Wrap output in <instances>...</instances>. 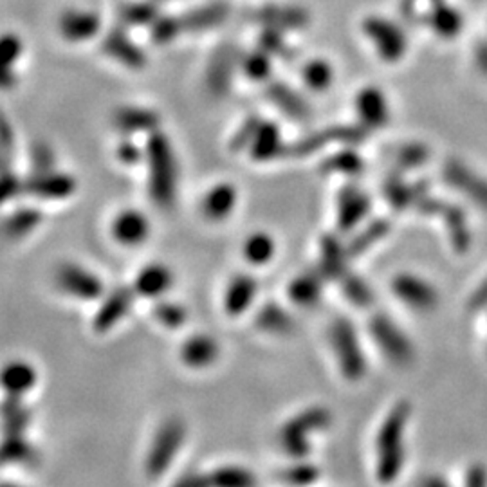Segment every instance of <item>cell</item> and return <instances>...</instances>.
Instances as JSON below:
<instances>
[{
  "mask_svg": "<svg viewBox=\"0 0 487 487\" xmlns=\"http://www.w3.org/2000/svg\"><path fill=\"white\" fill-rule=\"evenodd\" d=\"M38 462L37 450L24 439V435H4L0 442V466L20 464L33 466Z\"/></svg>",
  "mask_w": 487,
  "mask_h": 487,
  "instance_id": "e575fe53",
  "label": "cell"
},
{
  "mask_svg": "<svg viewBox=\"0 0 487 487\" xmlns=\"http://www.w3.org/2000/svg\"><path fill=\"white\" fill-rule=\"evenodd\" d=\"M150 28H152V40H154L158 45L170 44V42H174L181 33H184L181 17H159Z\"/></svg>",
  "mask_w": 487,
  "mask_h": 487,
  "instance_id": "681fc988",
  "label": "cell"
},
{
  "mask_svg": "<svg viewBox=\"0 0 487 487\" xmlns=\"http://www.w3.org/2000/svg\"><path fill=\"white\" fill-rule=\"evenodd\" d=\"M469 309L471 311L487 309V278L473 291V295L469 298Z\"/></svg>",
  "mask_w": 487,
  "mask_h": 487,
  "instance_id": "94428289",
  "label": "cell"
},
{
  "mask_svg": "<svg viewBox=\"0 0 487 487\" xmlns=\"http://www.w3.org/2000/svg\"><path fill=\"white\" fill-rule=\"evenodd\" d=\"M210 478H212V485H221V487H246L255 483L253 475L237 466L221 467Z\"/></svg>",
  "mask_w": 487,
  "mask_h": 487,
  "instance_id": "7dc6e473",
  "label": "cell"
},
{
  "mask_svg": "<svg viewBox=\"0 0 487 487\" xmlns=\"http://www.w3.org/2000/svg\"><path fill=\"white\" fill-rule=\"evenodd\" d=\"M284 478L289 483H311L318 478V469L309 462H298L284 473Z\"/></svg>",
  "mask_w": 487,
  "mask_h": 487,
  "instance_id": "9f6ffc18",
  "label": "cell"
},
{
  "mask_svg": "<svg viewBox=\"0 0 487 487\" xmlns=\"http://www.w3.org/2000/svg\"><path fill=\"white\" fill-rule=\"evenodd\" d=\"M411 406L406 401L397 402L386 419L383 421L376 448H377V478L381 482H392L399 476L404 464V428L410 421Z\"/></svg>",
  "mask_w": 487,
  "mask_h": 487,
  "instance_id": "6da1fadb",
  "label": "cell"
},
{
  "mask_svg": "<svg viewBox=\"0 0 487 487\" xmlns=\"http://www.w3.org/2000/svg\"><path fill=\"white\" fill-rule=\"evenodd\" d=\"M343 293H345L346 300L353 302L358 307H369L374 302L372 289L369 288V284L365 280H361L360 276L346 274L343 278Z\"/></svg>",
  "mask_w": 487,
  "mask_h": 487,
  "instance_id": "bcb514c9",
  "label": "cell"
},
{
  "mask_svg": "<svg viewBox=\"0 0 487 487\" xmlns=\"http://www.w3.org/2000/svg\"><path fill=\"white\" fill-rule=\"evenodd\" d=\"M116 154H118V159H119L123 165H128V166H130V165H137L139 161H142V158H143L142 149H139L137 145H134L132 142H123V143H119Z\"/></svg>",
  "mask_w": 487,
  "mask_h": 487,
  "instance_id": "91938a15",
  "label": "cell"
},
{
  "mask_svg": "<svg viewBox=\"0 0 487 487\" xmlns=\"http://www.w3.org/2000/svg\"><path fill=\"white\" fill-rule=\"evenodd\" d=\"M0 421L4 435H24L31 423V410L17 395H8L0 404Z\"/></svg>",
  "mask_w": 487,
  "mask_h": 487,
  "instance_id": "d6a6232c",
  "label": "cell"
},
{
  "mask_svg": "<svg viewBox=\"0 0 487 487\" xmlns=\"http://www.w3.org/2000/svg\"><path fill=\"white\" fill-rule=\"evenodd\" d=\"M473 56H475V63L478 67V71L487 77V38H482L476 42Z\"/></svg>",
  "mask_w": 487,
  "mask_h": 487,
  "instance_id": "6125c7cd",
  "label": "cell"
},
{
  "mask_svg": "<svg viewBox=\"0 0 487 487\" xmlns=\"http://www.w3.org/2000/svg\"><path fill=\"white\" fill-rule=\"evenodd\" d=\"M370 336L377 349L395 365H406L413 360V345L401 327L385 314L370 320Z\"/></svg>",
  "mask_w": 487,
  "mask_h": 487,
  "instance_id": "5b68a950",
  "label": "cell"
},
{
  "mask_svg": "<svg viewBox=\"0 0 487 487\" xmlns=\"http://www.w3.org/2000/svg\"><path fill=\"white\" fill-rule=\"evenodd\" d=\"M235 206H237V188L228 183H221L214 186L202 199V214L206 219L219 223V221H226L233 214Z\"/></svg>",
  "mask_w": 487,
  "mask_h": 487,
  "instance_id": "cb8c5ba5",
  "label": "cell"
},
{
  "mask_svg": "<svg viewBox=\"0 0 487 487\" xmlns=\"http://www.w3.org/2000/svg\"><path fill=\"white\" fill-rule=\"evenodd\" d=\"M419 207L425 214H437L444 219L446 231H448L457 251H464L469 248L471 237H469V228H467V219L460 212V207L453 206V204H444V202L435 200L428 195L419 202Z\"/></svg>",
  "mask_w": 487,
  "mask_h": 487,
  "instance_id": "5bb4252c",
  "label": "cell"
},
{
  "mask_svg": "<svg viewBox=\"0 0 487 487\" xmlns=\"http://www.w3.org/2000/svg\"><path fill=\"white\" fill-rule=\"evenodd\" d=\"M282 132L272 121H262L249 147V154L258 163H267L282 154Z\"/></svg>",
  "mask_w": 487,
  "mask_h": 487,
  "instance_id": "4316f807",
  "label": "cell"
},
{
  "mask_svg": "<svg viewBox=\"0 0 487 487\" xmlns=\"http://www.w3.org/2000/svg\"><path fill=\"white\" fill-rule=\"evenodd\" d=\"M239 45L226 42L219 45L207 63L206 69V87L214 96H224L230 91L231 78L235 75V67L240 61Z\"/></svg>",
  "mask_w": 487,
  "mask_h": 487,
  "instance_id": "9c48e42d",
  "label": "cell"
},
{
  "mask_svg": "<svg viewBox=\"0 0 487 487\" xmlns=\"http://www.w3.org/2000/svg\"><path fill=\"white\" fill-rule=\"evenodd\" d=\"M462 24H464V20H462V15L459 13V10L446 4L444 0H441L439 4L434 6V10L430 12V15L426 19V26L441 38L457 37L462 31Z\"/></svg>",
  "mask_w": 487,
  "mask_h": 487,
  "instance_id": "836d02e7",
  "label": "cell"
},
{
  "mask_svg": "<svg viewBox=\"0 0 487 487\" xmlns=\"http://www.w3.org/2000/svg\"><path fill=\"white\" fill-rule=\"evenodd\" d=\"M37 383V370L28 361H10L0 369V388L8 395L22 397Z\"/></svg>",
  "mask_w": 487,
  "mask_h": 487,
  "instance_id": "83f0119b",
  "label": "cell"
},
{
  "mask_svg": "<svg viewBox=\"0 0 487 487\" xmlns=\"http://www.w3.org/2000/svg\"><path fill=\"white\" fill-rule=\"evenodd\" d=\"M302 80L311 91L325 93L334 82V69L327 60L314 58L304 65Z\"/></svg>",
  "mask_w": 487,
  "mask_h": 487,
  "instance_id": "f35d334b",
  "label": "cell"
},
{
  "mask_svg": "<svg viewBox=\"0 0 487 487\" xmlns=\"http://www.w3.org/2000/svg\"><path fill=\"white\" fill-rule=\"evenodd\" d=\"M219 343L206 334L191 336L184 341L181 349L183 361L191 369H206L219 360Z\"/></svg>",
  "mask_w": 487,
  "mask_h": 487,
  "instance_id": "7402d4cb",
  "label": "cell"
},
{
  "mask_svg": "<svg viewBox=\"0 0 487 487\" xmlns=\"http://www.w3.org/2000/svg\"><path fill=\"white\" fill-rule=\"evenodd\" d=\"M466 483L467 485H485L487 483V471L483 466H473L466 473Z\"/></svg>",
  "mask_w": 487,
  "mask_h": 487,
  "instance_id": "be15d7a7",
  "label": "cell"
},
{
  "mask_svg": "<svg viewBox=\"0 0 487 487\" xmlns=\"http://www.w3.org/2000/svg\"><path fill=\"white\" fill-rule=\"evenodd\" d=\"M17 85V75L13 69H8V67H3L0 65V89H13Z\"/></svg>",
  "mask_w": 487,
  "mask_h": 487,
  "instance_id": "03108f58",
  "label": "cell"
},
{
  "mask_svg": "<svg viewBox=\"0 0 487 487\" xmlns=\"http://www.w3.org/2000/svg\"><path fill=\"white\" fill-rule=\"evenodd\" d=\"M22 40L20 37L13 33H4L0 35V65L13 69V65L20 60L22 56Z\"/></svg>",
  "mask_w": 487,
  "mask_h": 487,
  "instance_id": "db71d44e",
  "label": "cell"
},
{
  "mask_svg": "<svg viewBox=\"0 0 487 487\" xmlns=\"http://www.w3.org/2000/svg\"><path fill=\"white\" fill-rule=\"evenodd\" d=\"M258 47L276 58H282V60L295 58V49L288 44L286 35L280 29L264 28V31L258 37Z\"/></svg>",
  "mask_w": 487,
  "mask_h": 487,
  "instance_id": "f6af8a7d",
  "label": "cell"
},
{
  "mask_svg": "<svg viewBox=\"0 0 487 487\" xmlns=\"http://www.w3.org/2000/svg\"><path fill=\"white\" fill-rule=\"evenodd\" d=\"M114 126L128 135L156 132L159 126V116L156 110L145 107H123L114 114Z\"/></svg>",
  "mask_w": 487,
  "mask_h": 487,
  "instance_id": "f546056e",
  "label": "cell"
},
{
  "mask_svg": "<svg viewBox=\"0 0 487 487\" xmlns=\"http://www.w3.org/2000/svg\"><path fill=\"white\" fill-rule=\"evenodd\" d=\"M10 154L4 150V147L0 145V172H4L10 168Z\"/></svg>",
  "mask_w": 487,
  "mask_h": 487,
  "instance_id": "003e7915",
  "label": "cell"
},
{
  "mask_svg": "<svg viewBox=\"0 0 487 487\" xmlns=\"http://www.w3.org/2000/svg\"><path fill=\"white\" fill-rule=\"evenodd\" d=\"M75 190H77V181L71 175L58 174L53 170L35 174L24 183L26 193H31L40 199H51V200L65 199L69 195H73Z\"/></svg>",
  "mask_w": 487,
  "mask_h": 487,
  "instance_id": "e0dca14e",
  "label": "cell"
},
{
  "mask_svg": "<svg viewBox=\"0 0 487 487\" xmlns=\"http://www.w3.org/2000/svg\"><path fill=\"white\" fill-rule=\"evenodd\" d=\"M132 300L134 295L130 289L121 288L112 291L105 302L100 305L96 316H94V329L98 332H107L110 330L118 321H121L125 318V314L130 311L132 307Z\"/></svg>",
  "mask_w": 487,
  "mask_h": 487,
  "instance_id": "603a6c76",
  "label": "cell"
},
{
  "mask_svg": "<svg viewBox=\"0 0 487 487\" xmlns=\"http://www.w3.org/2000/svg\"><path fill=\"white\" fill-rule=\"evenodd\" d=\"M441 0H402L401 12L402 17L411 24H426V19L435 4Z\"/></svg>",
  "mask_w": 487,
  "mask_h": 487,
  "instance_id": "f5cc1de1",
  "label": "cell"
},
{
  "mask_svg": "<svg viewBox=\"0 0 487 487\" xmlns=\"http://www.w3.org/2000/svg\"><path fill=\"white\" fill-rule=\"evenodd\" d=\"M172 284H174L172 271L166 265L152 264L137 274L134 282V291L143 298H159L172 288Z\"/></svg>",
  "mask_w": 487,
  "mask_h": 487,
  "instance_id": "d4e9b609",
  "label": "cell"
},
{
  "mask_svg": "<svg viewBox=\"0 0 487 487\" xmlns=\"http://www.w3.org/2000/svg\"><path fill=\"white\" fill-rule=\"evenodd\" d=\"M444 179L446 183L459 191L460 195L467 197L475 206L487 210V179L476 174L473 168L464 165L462 161H448L444 166Z\"/></svg>",
  "mask_w": 487,
  "mask_h": 487,
  "instance_id": "7c38bea8",
  "label": "cell"
},
{
  "mask_svg": "<svg viewBox=\"0 0 487 487\" xmlns=\"http://www.w3.org/2000/svg\"><path fill=\"white\" fill-rule=\"evenodd\" d=\"M56 284L67 295L82 300H96L103 293V284L100 278L75 264H65L58 269Z\"/></svg>",
  "mask_w": 487,
  "mask_h": 487,
  "instance_id": "4fadbf2b",
  "label": "cell"
},
{
  "mask_svg": "<svg viewBox=\"0 0 487 487\" xmlns=\"http://www.w3.org/2000/svg\"><path fill=\"white\" fill-rule=\"evenodd\" d=\"M112 235L121 246H142L150 235V223L139 210H125L114 219Z\"/></svg>",
  "mask_w": 487,
  "mask_h": 487,
  "instance_id": "ffe728a7",
  "label": "cell"
},
{
  "mask_svg": "<svg viewBox=\"0 0 487 487\" xmlns=\"http://www.w3.org/2000/svg\"><path fill=\"white\" fill-rule=\"evenodd\" d=\"M31 166L35 170V174H42V172H49L54 166V156L51 152V149L47 145H37L31 150Z\"/></svg>",
  "mask_w": 487,
  "mask_h": 487,
  "instance_id": "6f0895ef",
  "label": "cell"
},
{
  "mask_svg": "<svg viewBox=\"0 0 487 487\" xmlns=\"http://www.w3.org/2000/svg\"><path fill=\"white\" fill-rule=\"evenodd\" d=\"M0 145L4 147V150L12 156L13 154V145H15V132L12 128V123L8 116L4 114L3 107H0Z\"/></svg>",
  "mask_w": 487,
  "mask_h": 487,
  "instance_id": "680465c9",
  "label": "cell"
},
{
  "mask_svg": "<svg viewBox=\"0 0 487 487\" xmlns=\"http://www.w3.org/2000/svg\"><path fill=\"white\" fill-rule=\"evenodd\" d=\"M356 112L361 125L370 128H383L390 121V105L385 93L377 87H365L356 96Z\"/></svg>",
  "mask_w": 487,
  "mask_h": 487,
  "instance_id": "2e32d148",
  "label": "cell"
},
{
  "mask_svg": "<svg viewBox=\"0 0 487 487\" xmlns=\"http://www.w3.org/2000/svg\"><path fill=\"white\" fill-rule=\"evenodd\" d=\"M118 17L123 24L143 28L152 26L159 19V10L154 3H147V0H139V3H125L118 10Z\"/></svg>",
  "mask_w": 487,
  "mask_h": 487,
  "instance_id": "74e56055",
  "label": "cell"
},
{
  "mask_svg": "<svg viewBox=\"0 0 487 487\" xmlns=\"http://www.w3.org/2000/svg\"><path fill=\"white\" fill-rule=\"evenodd\" d=\"M177 485L183 487H200V485H212V478L204 475H186L177 480Z\"/></svg>",
  "mask_w": 487,
  "mask_h": 487,
  "instance_id": "e7e4bbea",
  "label": "cell"
},
{
  "mask_svg": "<svg viewBox=\"0 0 487 487\" xmlns=\"http://www.w3.org/2000/svg\"><path fill=\"white\" fill-rule=\"evenodd\" d=\"M363 33L385 61H399L408 49L402 28L385 17H369L363 22Z\"/></svg>",
  "mask_w": 487,
  "mask_h": 487,
  "instance_id": "8992f818",
  "label": "cell"
},
{
  "mask_svg": "<svg viewBox=\"0 0 487 487\" xmlns=\"http://www.w3.org/2000/svg\"><path fill=\"white\" fill-rule=\"evenodd\" d=\"M255 325L262 332H267L272 336H284L295 329V321L291 314L282 305H278L274 302H267L258 309L255 316Z\"/></svg>",
  "mask_w": 487,
  "mask_h": 487,
  "instance_id": "1f68e13d",
  "label": "cell"
},
{
  "mask_svg": "<svg viewBox=\"0 0 487 487\" xmlns=\"http://www.w3.org/2000/svg\"><path fill=\"white\" fill-rule=\"evenodd\" d=\"M42 223V214L37 207H19L3 224V231L12 239H20L31 233Z\"/></svg>",
  "mask_w": 487,
  "mask_h": 487,
  "instance_id": "ab89813d",
  "label": "cell"
},
{
  "mask_svg": "<svg viewBox=\"0 0 487 487\" xmlns=\"http://www.w3.org/2000/svg\"><path fill=\"white\" fill-rule=\"evenodd\" d=\"M251 20L262 28L288 31H302L311 24L309 12L293 4H265L251 13Z\"/></svg>",
  "mask_w": 487,
  "mask_h": 487,
  "instance_id": "8fae6325",
  "label": "cell"
},
{
  "mask_svg": "<svg viewBox=\"0 0 487 487\" xmlns=\"http://www.w3.org/2000/svg\"><path fill=\"white\" fill-rule=\"evenodd\" d=\"M386 200L395 207H408V206H419V202L426 197V191L419 186L406 184L401 179L392 177L385 186Z\"/></svg>",
  "mask_w": 487,
  "mask_h": 487,
  "instance_id": "60d3db41",
  "label": "cell"
},
{
  "mask_svg": "<svg viewBox=\"0 0 487 487\" xmlns=\"http://www.w3.org/2000/svg\"><path fill=\"white\" fill-rule=\"evenodd\" d=\"M392 293L401 304L413 311H432L439 304L437 289L425 278L401 272L392 280Z\"/></svg>",
  "mask_w": 487,
  "mask_h": 487,
  "instance_id": "ba28073f",
  "label": "cell"
},
{
  "mask_svg": "<svg viewBox=\"0 0 487 487\" xmlns=\"http://www.w3.org/2000/svg\"><path fill=\"white\" fill-rule=\"evenodd\" d=\"M370 212V197L356 188L346 186L337 195V226L341 231H351L358 224L363 223V219Z\"/></svg>",
  "mask_w": 487,
  "mask_h": 487,
  "instance_id": "9a60e30c",
  "label": "cell"
},
{
  "mask_svg": "<svg viewBox=\"0 0 487 487\" xmlns=\"http://www.w3.org/2000/svg\"><path fill=\"white\" fill-rule=\"evenodd\" d=\"M346 258H351L349 251L343 249L336 239L325 237L321 244V262H320V272L325 278H341L345 276V264Z\"/></svg>",
  "mask_w": 487,
  "mask_h": 487,
  "instance_id": "d590c367",
  "label": "cell"
},
{
  "mask_svg": "<svg viewBox=\"0 0 487 487\" xmlns=\"http://www.w3.org/2000/svg\"><path fill=\"white\" fill-rule=\"evenodd\" d=\"M58 28L69 42H85L100 33L101 20L94 12L69 10L60 17Z\"/></svg>",
  "mask_w": 487,
  "mask_h": 487,
  "instance_id": "44dd1931",
  "label": "cell"
},
{
  "mask_svg": "<svg viewBox=\"0 0 487 487\" xmlns=\"http://www.w3.org/2000/svg\"><path fill=\"white\" fill-rule=\"evenodd\" d=\"M262 121H264V119H262L260 116H256V114L246 118V119L242 121V125L239 126V130L233 134L231 143H230V149H231L233 152L249 150V147H251V143H253V139H255V135H256L258 126H260Z\"/></svg>",
  "mask_w": 487,
  "mask_h": 487,
  "instance_id": "f907efd6",
  "label": "cell"
},
{
  "mask_svg": "<svg viewBox=\"0 0 487 487\" xmlns=\"http://www.w3.org/2000/svg\"><path fill=\"white\" fill-rule=\"evenodd\" d=\"M20 191H24V183L13 175L12 172H0V206L15 199Z\"/></svg>",
  "mask_w": 487,
  "mask_h": 487,
  "instance_id": "11a10c76",
  "label": "cell"
},
{
  "mask_svg": "<svg viewBox=\"0 0 487 487\" xmlns=\"http://www.w3.org/2000/svg\"><path fill=\"white\" fill-rule=\"evenodd\" d=\"M242 253L246 262H249L251 265H265L274 258L276 242L269 233L256 231L251 237H248Z\"/></svg>",
  "mask_w": 487,
  "mask_h": 487,
  "instance_id": "8d00e7d4",
  "label": "cell"
},
{
  "mask_svg": "<svg viewBox=\"0 0 487 487\" xmlns=\"http://www.w3.org/2000/svg\"><path fill=\"white\" fill-rule=\"evenodd\" d=\"M388 231H390L388 221H385V219L374 221V223L367 224V228H363L361 233L356 235V239L351 242L349 248H346V251H349L351 256H360L365 251H369L376 242L385 239Z\"/></svg>",
  "mask_w": 487,
  "mask_h": 487,
  "instance_id": "7bdbcfd3",
  "label": "cell"
},
{
  "mask_svg": "<svg viewBox=\"0 0 487 487\" xmlns=\"http://www.w3.org/2000/svg\"><path fill=\"white\" fill-rule=\"evenodd\" d=\"M288 296L298 307H314L323 296V274L320 271L298 274L288 286Z\"/></svg>",
  "mask_w": 487,
  "mask_h": 487,
  "instance_id": "f1b7e54d",
  "label": "cell"
},
{
  "mask_svg": "<svg viewBox=\"0 0 487 487\" xmlns=\"http://www.w3.org/2000/svg\"><path fill=\"white\" fill-rule=\"evenodd\" d=\"M258 284L251 274H237L224 295V307L230 316L244 314L255 302Z\"/></svg>",
  "mask_w": 487,
  "mask_h": 487,
  "instance_id": "484cf974",
  "label": "cell"
},
{
  "mask_svg": "<svg viewBox=\"0 0 487 487\" xmlns=\"http://www.w3.org/2000/svg\"><path fill=\"white\" fill-rule=\"evenodd\" d=\"M150 168V197L159 207H172L177 193V165L168 137L163 132H150L147 142Z\"/></svg>",
  "mask_w": 487,
  "mask_h": 487,
  "instance_id": "7a4b0ae2",
  "label": "cell"
},
{
  "mask_svg": "<svg viewBox=\"0 0 487 487\" xmlns=\"http://www.w3.org/2000/svg\"><path fill=\"white\" fill-rule=\"evenodd\" d=\"M395 159H397V165L404 170L419 168L428 163L430 150L426 149V145H421V143H408L397 150Z\"/></svg>",
  "mask_w": 487,
  "mask_h": 487,
  "instance_id": "c3c4849f",
  "label": "cell"
},
{
  "mask_svg": "<svg viewBox=\"0 0 487 487\" xmlns=\"http://www.w3.org/2000/svg\"><path fill=\"white\" fill-rule=\"evenodd\" d=\"M184 425L179 419H168L158 432L154 444L147 457V475L152 478L161 476L174 462L175 453L184 441Z\"/></svg>",
  "mask_w": 487,
  "mask_h": 487,
  "instance_id": "52a82bcc",
  "label": "cell"
},
{
  "mask_svg": "<svg viewBox=\"0 0 487 487\" xmlns=\"http://www.w3.org/2000/svg\"><path fill=\"white\" fill-rule=\"evenodd\" d=\"M330 346L339 372L349 381H360L367 374V358L354 325L349 320H336L330 327Z\"/></svg>",
  "mask_w": 487,
  "mask_h": 487,
  "instance_id": "277c9868",
  "label": "cell"
},
{
  "mask_svg": "<svg viewBox=\"0 0 487 487\" xmlns=\"http://www.w3.org/2000/svg\"><path fill=\"white\" fill-rule=\"evenodd\" d=\"M154 316L159 323H163L165 327L168 329H177L181 327L186 318H188V312L183 305L179 304H172V302H158L154 305Z\"/></svg>",
  "mask_w": 487,
  "mask_h": 487,
  "instance_id": "816d5d0a",
  "label": "cell"
},
{
  "mask_svg": "<svg viewBox=\"0 0 487 487\" xmlns=\"http://www.w3.org/2000/svg\"><path fill=\"white\" fill-rule=\"evenodd\" d=\"M330 425V411L321 406L309 408L289 419L280 432V446L293 459H304L311 453V435Z\"/></svg>",
  "mask_w": 487,
  "mask_h": 487,
  "instance_id": "3957f363",
  "label": "cell"
},
{
  "mask_svg": "<svg viewBox=\"0 0 487 487\" xmlns=\"http://www.w3.org/2000/svg\"><path fill=\"white\" fill-rule=\"evenodd\" d=\"M365 137H367V128L363 125H358V126H351V125L332 126V128L320 130V132H314L311 135L302 137L295 147H291V154L302 158V156L318 152V150H321L329 145H334V143L356 145V143H361Z\"/></svg>",
  "mask_w": 487,
  "mask_h": 487,
  "instance_id": "30bf717a",
  "label": "cell"
},
{
  "mask_svg": "<svg viewBox=\"0 0 487 487\" xmlns=\"http://www.w3.org/2000/svg\"><path fill=\"white\" fill-rule=\"evenodd\" d=\"M363 159L354 150H341L330 158L325 159L321 165L323 172L327 174H341V175H358L363 172Z\"/></svg>",
  "mask_w": 487,
  "mask_h": 487,
  "instance_id": "ee69618b",
  "label": "cell"
},
{
  "mask_svg": "<svg viewBox=\"0 0 487 487\" xmlns=\"http://www.w3.org/2000/svg\"><path fill=\"white\" fill-rule=\"evenodd\" d=\"M267 98L291 119H305L309 116L307 101L284 82L269 84Z\"/></svg>",
  "mask_w": 487,
  "mask_h": 487,
  "instance_id": "4dcf8cb0",
  "label": "cell"
},
{
  "mask_svg": "<svg viewBox=\"0 0 487 487\" xmlns=\"http://www.w3.org/2000/svg\"><path fill=\"white\" fill-rule=\"evenodd\" d=\"M231 6L226 3V0H214V3L202 4L186 15L181 17L183 29L191 31V33H202V31H210L219 28L230 19Z\"/></svg>",
  "mask_w": 487,
  "mask_h": 487,
  "instance_id": "d6986e66",
  "label": "cell"
},
{
  "mask_svg": "<svg viewBox=\"0 0 487 487\" xmlns=\"http://www.w3.org/2000/svg\"><path fill=\"white\" fill-rule=\"evenodd\" d=\"M271 60H272V56L267 51L258 47L256 51L242 56V60H240L242 73L253 82H265L271 77V69H272Z\"/></svg>",
  "mask_w": 487,
  "mask_h": 487,
  "instance_id": "b9f144b4",
  "label": "cell"
},
{
  "mask_svg": "<svg viewBox=\"0 0 487 487\" xmlns=\"http://www.w3.org/2000/svg\"><path fill=\"white\" fill-rule=\"evenodd\" d=\"M101 49L112 60L123 63L128 69H143L147 65V56L123 29H112L101 42Z\"/></svg>",
  "mask_w": 487,
  "mask_h": 487,
  "instance_id": "ac0fdd59",
  "label": "cell"
}]
</instances>
